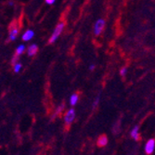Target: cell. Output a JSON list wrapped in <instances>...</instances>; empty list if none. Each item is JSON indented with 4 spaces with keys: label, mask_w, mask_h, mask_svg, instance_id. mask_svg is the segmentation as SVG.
<instances>
[{
    "label": "cell",
    "mask_w": 155,
    "mask_h": 155,
    "mask_svg": "<svg viewBox=\"0 0 155 155\" xmlns=\"http://www.w3.org/2000/svg\"><path fill=\"white\" fill-rule=\"evenodd\" d=\"M63 108H64V106L63 105H61L58 109H57V110H56V112H55V114H54V117H56L58 114H60L61 112V110H63Z\"/></svg>",
    "instance_id": "obj_15"
},
{
    "label": "cell",
    "mask_w": 155,
    "mask_h": 155,
    "mask_svg": "<svg viewBox=\"0 0 155 155\" xmlns=\"http://www.w3.org/2000/svg\"><path fill=\"white\" fill-rule=\"evenodd\" d=\"M100 100H101V97H100V96H97L96 98H95V101H93V110H95V109H97V105H98V102H100Z\"/></svg>",
    "instance_id": "obj_14"
},
{
    "label": "cell",
    "mask_w": 155,
    "mask_h": 155,
    "mask_svg": "<svg viewBox=\"0 0 155 155\" xmlns=\"http://www.w3.org/2000/svg\"><path fill=\"white\" fill-rule=\"evenodd\" d=\"M145 152L148 155H151L154 150H155V139L154 138H150L145 144Z\"/></svg>",
    "instance_id": "obj_5"
},
{
    "label": "cell",
    "mask_w": 155,
    "mask_h": 155,
    "mask_svg": "<svg viewBox=\"0 0 155 155\" xmlns=\"http://www.w3.org/2000/svg\"><path fill=\"white\" fill-rule=\"evenodd\" d=\"M37 51H38V47L35 44L31 45L29 48H27V54H28L29 57H34L35 55H36Z\"/></svg>",
    "instance_id": "obj_7"
},
{
    "label": "cell",
    "mask_w": 155,
    "mask_h": 155,
    "mask_svg": "<svg viewBox=\"0 0 155 155\" xmlns=\"http://www.w3.org/2000/svg\"><path fill=\"white\" fill-rule=\"evenodd\" d=\"M13 4H14L13 2H9V4H8V5H9V6H13Z\"/></svg>",
    "instance_id": "obj_19"
},
{
    "label": "cell",
    "mask_w": 155,
    "mask_h": 155,
    "mask_svg": "<svg viewBox=\"0 0 155 155\" xmlns=\"http://www.w3.org/2000/svg\"><path fill=\"white\" fill-rule=\"evenodd\" d=\"M19 30H20V25L16 20L12 21V22L8 26V41H14L18 35H19Z\"/></svg>",
    "instance_id": "obj_1"
},
{
    "label": "cell",
    "mask_w": 155,
    "mask_h": 155,
    "mask_svg": "<svg viewBox=\"0 0 155 155\" xmlns=\"http://www.w3.org/2000/svg\"><path fill=\"white\" fill-rule=\"evenodd\" d=\"M13 69H14V72L15 73H19L21 69V62H17L16 64L13 65Z\"/></svg>",
    "instance_id": "obj_13"
},
{
    "label": "cell",
    "mask_w": 155,
    "mask_h": 155,
    "mask_svg": "<svg viewBox=\"0 0 155 155\" xmlns=\"http://www.w3.org/2000/svg\"><path fill=\"white\" fill-rule=\"evenodd\" d=\"M130 137L134 140H136V141H137V140L139 139L140 134H139V126L138 125H135L134 127L131 129V131H130Z\"/></svg>",
    "instance_id": "obj_6"
},
{
    "label": "cell",
    "mask_w": 155,
    "mask_h": 155,
    "mask_svg": "<svg viewBox=\"0 0 155 155\" xmlns=\"http://www.w3.org/2000/svg\"><path fill=\"white\" fill-rule=\"evenodd\" d=\"M25 51V46L24 45H21V46H19L17 48H16V52H15V54H17V55H21L23 52Z\"/></svg>",
    "instance_id": "obj_11"
},
{
    "label": "cell",
    "mask_w": 155,
    "mask_h": 155,
    "mask_svg": "<svg viewBox=\"0 0 155 155\" xmlns=\"http://www.w3.org/2000/svg\"><path fill=\"white\" fill-rule=\"evenodd\" d=\"M55 1H56V0H46V3L48 4V5H52V4L55 3Z\"/></svg>",
    "instance_id": "obj_17"
},
{
    "label": "cell",
    "mask_w": 155,
    "mask_h": 155,
    "mask_svg": "<svg viewBox=\"0 0 155 155\" xmlns=\"http://www.w3.org/2000/svg\"><path fill=\"white\" fill-rule=\"evenodd\" d=\"M64 27H65V23L64 22H59L57 24V26L55 27V29L48 40V44H53L56 42V40H57L59 38V36L61 35L62 31L64 30Z\"/></svg>",
    "instance_id": "obj_2"
},
{
    "label": "cell",
    "mask_w": 155,
    "mask_h": 155,
    "mask_svg": "<svg viewBox=\"0 0 155 155\" xmlns=\"http://www.w3.org/2000/svg\"><path fill=\"white\" fill-rule=\"evenodd\" d=\"M34 35H35V33H34V31L33 30H27L23 35H22V40L23 41H29V40H31L33 37H34Z\"/></svg>",
    "instance_id": "obj_8"
},
{
    "label": "cell",
    "mask_w": 155,
    "mask_h": 155,
    "mask_svg": "<svg viewBox=\"0 0 155 155\" xmlns=\"http://www.w3.org/2000/svg\"><path fill=\"white\" fill-rule=\"evenodd\" d=\"M78 101H79L78 94H73L71 96V97H70V104H71L72 106H75L77 104Z\"/></svg>",
    "instance_id": "obj_10"
},
{
    "label": "cell",
    "mask_w": 155,
    "mask_h": 155,
    "mask_svg": "<svg viewBox=\"0 0 155 155\" xmlns=\"http://www.w3.org/2000/svg\"><path fill=\"white\" fill-rule=\"evenodd\" d=\"M104 27H105V21L102 19L97 20L94 25V35L96 36H98L103 32Z\"/></svg>",
    "instance_id": "obj_3"
},
{
    "label": "cell",
    "mask_w": 155,
    "mask_h": 155,
    "mask_svg": "<svg viewBox=\"0 0 155 155\" xmlns=\"http://www.w3.org/2000/svg\"><path fill=\"white\" fill-rule=\"evenodd\" d=\"M126 73H127V68H126V67H123L120 70V74H121V76H124L126 74Z\"/></svg>",
    "instance_id": "obj_16"
},
{
    "label": "cell",
    "mask_w": 155,
    "mask_h": 155,
    "mask_svg": "<svg viewBox=\"0 0 155 155\" xmlns=\"http://www.w3.org/2000/svg\"><path fill=\"white\" fill-rule=\"evenodd\" d=\"M94 69H95V65L94 64H91L90 67H89V70H90V71H93Z\"/></svg>",
    "instance_id": "obj_18"
},
{
    "label": "cell",
    "mask_w": 155,
    "mask_h": 155,
    "mask_svg": "<svg viewBox=\"0 0 155 155\" xmlns=\"http://www.w3.org/2000/svg\"><path fill=\"white\" fill-rule=\"evenodd\" d=\"M108 144V138L106 136H101L97 139V145L100 147H105Z\"/></svg>",
    "instance_id": "obj_9"
},
{
    "label": "cell",
    "mask_w": 155,
    "mask_h": 155,
    "mask_svg": "<svg viewBox=\"0 0 155 155\" xmlns=\"http://www.w3.org/2000/svg\"><path fill=\"white\" fill-rule=\"evenodd\" d=\"M75 119V110L74 108L68 110V111L66 112V114L64 116V122L66 125H71L72 123L74 121Z\"/></svg>",
    "instance_id": "obj_4"
},
{
    "label": "cell",
    "mask_w": 155,
    "mask_h": 155,
    "mask_svg": "<svg viewBox=\"0 0 155 155\" xmlns=\"http://www.w3.org/2000/svg\"><path fill=\"white\" fill-rule=\"evenodd\" d=\"M19 60H20V55L14 54V56L12 57V60H11V64H12V65L16 64L17 62H19Z\"/></svg>",
    "instance_id": "obj_12"
}]
</instances>
